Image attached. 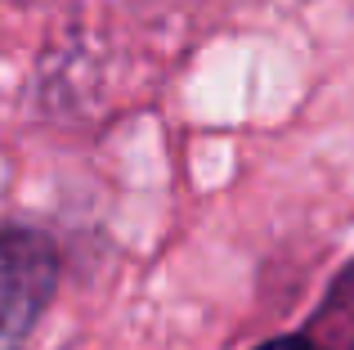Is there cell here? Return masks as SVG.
I'll return each mask as SVG.
<instances>
[{
	"label": "cell",
	"instance_id": "1",
	"mask_svg": "<svg viewBox=\"0 0 354 350\" xmlns=\"http://www.w3.org/2000/svg\"><path fill=\"white\" fill-rule=\"evenodd\" d=\"M59 283V256L50 238L32 229H0V350L32 337Z\"/></svg>",
	"mask_w": 354,
	"mask_h": 350
},
{
	"label": "cell",
	"instance_id": "2",
	"mask_svg": "<svg viewBox=\"0 0 354 350\" xmlns=\"http://www.w3.org/2000/svg\"><path fill=\"white\" fill-rule=\"evenodd\" d=\"M305 337L319 350H354V270H346L337 279L328 306L319 310V319H314V328Z\"/></svg>",
	"mask_w": 354,
	"mask_h": 350
},
{
	"label": "cell",
	"instance_id": "3",
	"mask_svg": "<svg viewBox=\"0 0 354 350\" xmlns=\"http://www.w3.org/2000/svg\"><path fill=\"white\" fill-rule=\"evenodd\" d=\"M256 350H319V346L301 333V337H274V342H265V346H256Z\"/></svg>",
	"mask_w": 354,
	"mask_h": 350
}]
</instances>
